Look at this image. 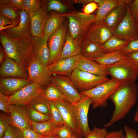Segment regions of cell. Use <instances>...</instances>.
Wrapping results in <instances>:
<instances>
[{
	"instance_id": "obj_44",
	"label": "cell",
	"mask_w": 138,
	"mask_h": 138,
	"mask_svg": "<svg viewBox=\"0 0 138 138\" xmlns=\"http://www.w3.org/2000/svg\"><path fill=\"white\" fill-rule=\"evenodd\" d=\"M131 14L135 22L138 18V0L131 1L129 3Z\"/></svg>"
},
{
	"instance_id": "obj_28",
	"label": "cell",
	"mask_w": 138,
	"mask_h": 138,
	"mask_svg": "<svg viewBox=\"0 0 138 138\" xmlns=\"http://www.w3.org/2000/svg\"><path fill=\"white\" fill-rule=\"evenodd\" d=\"M81 50V45L75 43L71 36L68 28L65 43L60 59L80 54Z\"/></svg>"
},
{
	"instance_id": "obj_51",
	"label": "cell",
	"mask_w": 138,
	"mask_h": 138,
	"mask_svg": "<svg viewBox=\"0 0 138 138\" xmlns=\"http://www.w3.org/2000/svg\"><path fill=\"white\" fill-rule=\"evenodd\" d=\"M128 57L138 65V51L134 52L128 54Z\"/></svg>"
},
{
	"instance_id": "obj_46",
	"label": "cell",
	"mask_w": 138,
	"mask_h": 138,
	"mask_svg": "<svg viewBox=\"0 0 138 138\" xmlns=\"http://www.w3.org/2000/svg\"><path fill=\"white\" fill-rule=\"evenodd\" d=\"M21 131L23 138H47L49 136H44L40 135L34 131L31 128L25 129Z\"/></svg>"
},
{
	"instance_id": "obj_21",
	"label": "cell",
	"mask_w": 138,
	"mask_h": 138,
	"mask_svg": "<svg viewBox=\"0 0 138 138\" xmlns=\"http://www.w3.org/2000/svg\"><path fill=\"white\" fill-rule=\"evenodd\" d=\"M27 73L20 68L14 60L6 55L5 59L0 66L1 77L27 79L28 75Z\"/></svg>"
},
{
	"instance_id": "obj_47",
	"label": "cell",
	"mask_w": 138,
	"mask_h": 138,
	"mask_svg": "<svg viewBox=\"0 0 138 138\" xmlns=\"http://www.w3.org/2000/svg\"><path fill=\"white\" fill-rule=\"evenodd\" d=\"M125 138H138L137 133L135 130L130 128L126 125L124 126Z\"/></svg>"
},
{
	"instance_id": "obj_1",
	"label": "cell",
	"mask_w": 138,
	"mask_h": 138,
	"mask_svg": "<svg viewBox=\"0 0 138 138\" xmlns=\"http://www.w3.org/2000/svg\"><path fill=\"white\" fill-rule=\"evenodd\" d=\"M137 97L138 86L135 82L122 83L109 98L114 104V109L104 127H110L124 118L136 104Z\"/></svg>"
},
{
	"instance_id": "obj_48",
	"label": "cell",
	"mask_w": 138,
	"mask_h": 138,
	"mask_svg": "<svg viewBox=\"0 0 138 138\" xmlns=\"http://www.w3.org/2000/svg\"><path fill=\"white\" fill-rule=\"evenodd\" d=\"M105 138H125V133L121 129L112 131L108 132Z\"/></svg>"
},
{
	"instance_id": "obj_27",
	"label": "cell",
	"mask_w": 138,
	"mask_h": 138,
	"mask_svg": "<svg viewBox=\"0 0 138 138\" xmlns=\"http://www.w3.org/2000/svg\"><path fill=\"white\" fill-rule=\"evenodd\" d=\"M66 18L61 13H54L49 15L44 27V36H50L53 34L60 27Z\"/></svg>"
},
{
	"instance_id": "obj_22",
	"label": "cell",
	"mask_w": 138,
	"mask_h": 138,
	"mask_svg": "<svg viewBox=\"0 0 138 138\" xmlns=\"http://www.w3.org/2000/svg\"><path fill=\"white\" fill-rule=\"evenodd\" d=\"M77 68L98 76L107 77L109 75L106 66L90 59L83 57L79 61Z\"/></svg>"
},
{
	"instance_id": "obj_55",
	"label": "cell",
	"mask_w": 138,
	"mask_h": 138,
	"mask_svg": "<svg viewBox=\"0 0 138 138\" xmlns=\"http://www.w3.org/2000/svg\"><path fill=\"white\" fill-rule=\"evenodd\" d=\"M133 120L135 122L138 123V105L136 107V111L134 116Z\"/></svg>"
},
{
	"instance_id": "obj_53",
	"label": "cell",
	"mask_w": 138,
	"mask_h": 138,
	"mask_svg": "<svg viewBox=\"0 0 138 138\" xmlns=\"http://www.w3.org/2000/svg\"><path fill=\"white\" fill-rule=\"evenodd\" d=\"M18 25L16 23L13 22L12 24L10 25L5 26H0V31H1L4 30L15 27Z\"/></svg>"
},
{
	"instance_id": "obj_56",
	"label": "cell",
	"mask_w": 138,
	"mask_h": 138,
	"mask_svg": "<svg viewBox=\"0 0 138 138\" xmlns=\"http://www.w3.org/2000/svg\"><path fill=\"white\" fill-rule=\"evenodd\" d=\"M47 138H60L56 134L52 135L48 137Z\"/></svg>"
},
{
	"instance_id": "obj_49",
	"label": "cell",
	"mask_w": 138,
	"mask_h": 138,
	"mask_svg": "<svg viewBox=\"0 0 138 138\" xmlns=\"http://www.w3.org/2000/svg\"><path fill=\"white\" fill-rule=\"evenodd\" d=\"M98 8L97 4L94 2H92L85 6L83 9V13L87 15L90 14Z\"/></svg>"
},
{
	"instance_id": "obj_52",
	"label": "cell",
	"mask_w": 138,
	"mask_h": 138,
	"mask_svg": "<svg viewBox=\"0 0 138 138\" xmlns=\"http://www.w3.org/2000/svg\"><path fill=\"white\" fill-rule=\"evenodd\" d=\"M6 58L5 53L4 49L2 47H0V63H1L4 61Z\"/></svg>"
},
{
	"instance_id": "obj_24",
	"label": "cell",
	"mask_w": 138,
	"mask_h": 138,
	"mask_svg": "<svg viewBox=\"0 0 138 138\" xmlns=\"http://www.w3.org/2000/svg\"><path fill=\"white\" fill-rule=\"evenodd\" d=\"M81 48L80 54L86 58L98 57L105 53L101 46L86 38L81 43Z\"/></svg>"
},
{
	"instance_id": "obj_20",
	"label": "cell",
	"mask_w": 138,
	"mask_h": 138,
	"mask_svg": "<svg viewBox=\"0 0 138 138\" xmlns=\"http://www.w3.org/2000/svg\"><path fill=\"white\" fill-rule=\"evenodd\" d=\"M49 36H44L42 38L33 36L34 59L48 66L50 53L48 45Z\"/></svg>"
},
{
	"instance_id": "obj_11",
	"label": "cell",
	"mask_w": 138,
	"mask_h": 138,
	"mask_svg": "<svg viewBox=\"0 0 138 138\" xmlns=\"http://www.w3.org/2000/svg\"><path fill=\"white\" fill-rule=\"evenodd\" d=\"M18 12L20 16L19 24L16 27L0 31V33L11 38L24 39L32 42L29 14L24 9L18 10Z\"/></svg>"
},
{
	"instance_id": "obj_50",
	"label": "cell",
	"mask_w": 138,
	"mask_h": 138,
	"mask_svg": "<svg viewBox=\"0 0 138 138\" xmlns=\"http://www.w3.org/2000/svg\"><path fill=\"white\" fill-rule=\"evenodd\" d=\"M13 21L6 17L0 14V26H5L12 24Z\"/></svg>"
},
{
	"instance_id": "obj_34",
	"label": "cell",
	"mask_w": 138,
	"mask_h": 138,
	"mask_svg": "<svg viewBox=\"0 0 138 138\" xmlns=\"http://www.w3.org/2000/svg\"><path fill=\"white\" fill-rule=\"evenodd\" d=\"M26 107L30 120L36 122H41L51 120L50 114H44L38 111L28 105Z\"/></svg>"
},
{
	"instance_id": "obj_10",
	"label": "cell",
	"mask_w": 138,
	"mask_h": 138,
	"mask_svg": "<svg viewBox=\"0 0 138 138\" xmlns=\"http://www.w3.org/2000/svg\"><path fill=\"white\" fill-rule=\"evenodd\" d=\"M44 89L39 85L32 83L8 96L9 104L27 105L36 98L42 96Z\"/></svg>"
},
{
	"instance_id": "obj_42",
	"label": "cell",
	"mask_w": 138,
	"mask_h": 138,
	"mask_svg": "<svg viewBox=\"0 0 138 138\" xmlns=\"http://www.w3.org/2000/svg\"><path fill=\"white\" fill-rule=\"evenodd\" d=\"M0 3L8 5L18 11L24 9L23 0H0Z\"/></svg>"
},
{
	"instance_id": "obj_58",
	"label": "cell",
	"mask_w": 138,
	"mask_h": 138,
	"mask_svg": "<svg viewBox=\"0 0 138 138\" xmlns=\"http://www.w3.org/2000/svg\"><path fill=\"white\" fill-rule=\"evenodd\" d=\"M70 138H80L78 136H76L75 135H74L73 136Z\"/></svg>"
},
{
	"instance_id": "obj_30",
	"label": "cell",
	"mask_w": 138,
	"mask_h": 138,
	"mask_svg": "<svg viewBox=\"0 0 138 138\" xmlns=\"http://www.w3.org/2000/svg\"><path fill=\"white\" fill-rule=\"evenodd\" d=\"M130 41L112 36L101 47L105 53L121 50Z\"/></svg>"
},
{
	"instance_id": "obj_38",
	"label": "cell",
	"mask_w": 138,
	"mask_h": 138,
	"mask_svg": "<svg viewBox=\"0 0 138 138\" xmlns=\"http://www.w3.org/2000/svg\"><path fill=\"white\" fill-rule=\"evenodd\" d=\"M108 132L105 128L95 126L85 138H105Z\"/></svg>"
},
{
	"instance_id": "obj_29",
	"label": "cell",
	"mask_w": 138,
	"mask_h": 138,
	"mask_svg": "<svg viewBox=\"0 0 138 138\" xmlns=\"http://www.w3.org/2000/svg\"><path fill=\"white\" fill-rule=\"evenodd\" d=\"M122 1L102 0L98 4L99 6L95 15L94 22L103 21L106 15L113 9L118 6Z\"/></svg>"
},
{
	"instance_id": "obj_43",
	"label": "cell",
	"mask_w": 138,
	"mask_h": 138,
	"mask_svg": "<svg viewBox=\"0 0 138 138\" xmlns=\"http://www.w3.org/2000/svg\"><path fill=\"white\" fill-rule=\"evenodd\" d=\"M8 97L0 92V110L9 115L8 111L9 104L8 102Z\"/></svg>"
},
{
	"instance_id": "obj_45",
	"label": "cell",
	"mask_w": 138,
	"mask_h": 138,
	"mask_svg": "<svg viewBox=\"0 0 138 138\" xmlns=\"http://www.w3.org/2000/svg\"><path fill=\"white\" fill-rule=\"evenodd\" d=\"M121 50L127 54L138 51V38L136 40L130 41Z\"/></svg>"
},
{
	"instance_id": "obj_33",
	"label": "cell",
	"mask_w": 138,
	"mask_h": 138,
	"mask_svg": "<svg viewBox=\"0 0 138 138\" xmlns=\"http://www.w3.org/2000/svg\"><path fill=\"white\" fill-rule=\"evenodd\" d=\"M0 14L18 25L20 22V16L18 11L6 5L0 3Z\"/></svg>"
},
{
	"instance_id": "obj_5",
	"label": "cell",
	"mask_w": 138,
	"mask_h": 138,
	"mask_svg": "<svg viewBox=\"0 0 138 138\" xmlns=\"http://www.w3.org/2000/svg\"><path fill=\"white\" fill-rule=\"evenodd\" d=\"M106 66L111 78L121 83L135 82L138 77V65L128 57Z\"/></svg>"
},
{
	"instance_id": "obj_40",
	"label": "cell",
	"mask_w": 138,
	"mask_h": 138,
	"mask_svg": "<svg viewBox=\"0 0 138 138\" xmlns=\"http://www.w3.org/2000/svg\"><path fill=\"white\" fill-rule=\"evenodd\" d=\"M3 138H23L21 130L10 124Z\"/></svg>"
},
{
	"instance_id": "obj_35",
	"label": "cell",
	"mask_w": 138,
	"mask_h": 138,
	"mask_svg": "<svg viewBox=\"0 0 138 138\" xmlns=\"http://www.w3.org/2000/svg\"><path fill=\"white\" fill-rule=\"evenodd\" d=\"M51 120L59 127L65 124L62 115L54 102L49 101Z\"/></svg>"
},
{
	"instance_id": "obj_31",
	"label": "cell",
	"mask_w": 138,
	"mask_h": 138,
	"mask_svg": "<svg viewBox=\"0 0 138 138\" xmlns=\"http://www.w3.org/2000/svg\"><path fill=\"white\" fill-rule=\"evenodd\" d=\"M27 105L40 112L50 114L49 101L42 96L35 98Z\"/></svg>"
},
{
	"instance_id": "obj_36",
	"label": "cell",
	"mask_w": 138,
	"mask_h": 138,
	"mask_svg": "<svg viewBox=\"0 0 138 138\" xmlns=\"http://www.w3.org/2000/svg\"><path fill=\"white\" fill-rule=\"evenodd\" d=\"M42 2L40 0H23L24 9L29 14L34 13L41 8Z\"/></svg>"
},
{
	"instance_id": "obj_57",
	"label": "cell",
	"mask_w": 138,
	"mask_h": 138,
	"mask_svg": "<svg viewBox=\"0 0 138 138\" xmlns=\"http://www.w3.org/2000/svg\"><path fill=\"white\" fill-rule=\"evenodd\" d=\"M135 24L138 31V18L137 20L135 22Z\"/></svg>"
},
{
	"instance_id": "obj_18",
	"label": "cell",
	"mask_w": 138,
	"mask_h": 138,
	"mask_svg": "<svg viewBox=\"0 0 138 138\" xmlns=\"http://www.w3.org/2000/svg\"><path fill=\"white\" fill-rule=\"evenodd\" d=\"M53 101L60 111L65 124L75 135L77 136L76 124L72 105L64 100H57Z\"/></svg>"
},
{
	"instance_id": "obj_54",
	"label": "cell",
	"mask_w": 138,
	"mask_h": 138,
	"mask_svg": "<svg viewBox=\"0 0 138 138\" xmlns=\"http://www.w3.org/2000/svg\"><path fill=\"white\" fill-rule=\"evenodd\" d=\"M75 2L76 3L87 5L94 1V0H78L75 1Z\"/></svg>"
},
{
	"instance_id": "obj_19",
	"label": "cell",
	"mask_w": 138,
	"mask_h": 138,
	"mask_svg": "<svg viewBox=\"0 0 138 138\" xmlns=\"http://www.w3.org/2000/svg\"><path fill=\"white\" fill-rule=\"evenodd\" d=\"M32 83L28 78L15 77L1 78L0 92L9 96L24 86Z\"/></svg>"
},
{
	"instance_id": "obj_26",
	"label": "cell",
	"mask_w": 138,
	"mask_h": 138,
	"mask_svg": "<svg viewBox=\"0 0 138 138\" xmlns=\"http://www.w3.org/2000/svg\"><path fill=\"white\" fill-rule=\"evenodd\" d=\"M128 57V54L122 50L106 53L101 56L90 59L105 66L113 64Z\"/></svg>"
},
{
	"instance_id": "obj_16",
	"label": "cell",
	"mask_w": 138,
	"mask_h": 138,
	"mask_svg": "<svg viewBox=\"0 0 138 138\" xmlns=\"http://www.w3.org/2000/svg\"><path fill=\"white\" fill-rule=\"evenodd\" d=\"M22 105L9 104L8 111L10 119V124L21 131L31 128V120L26 107Z\"/></svg>"
},
{
	"instance_id": "obj_6",
	"label": "cell",
	"mask_w": 138,
	"mask_h": 138,
	"mask_svg": "<svg viewBox=\"0 0 138 138\" xmlns=\"http://www.w3.org/2000/svg\"><path fill=\"white\" fill-rule=\"evenodd\" d=\"M81 95L80 99L72 105L77 126V135L80 138L85 137L91 130L88 125V115L92 101L89 97Z\"/></svg>"
},
{
	"instance_id": "obj_59",
	"label": "cell",
	"mask_w": 138,
	"mask_h": 138,
	"mask_svg": "<svg viewBox=\"0 0 138 138\" xmlns=\"http://www.w3.org/2000/svg\"><path fill=\"white\" fill-rule=\"evenodd\" d=\"M137 136H138V133L137 134Z\"/></svg>"
},
{
	"instance_id": "obj_7",
	"label": "cell",
	"mask_w": 138,
	"mask_h": 138,
	"mask_svg": "<svg viewBox=\"0 0 138 138\" xmlns=\"http://www.w3.org/2000/svg\"><path fill=\"white\" fill-rule=\"evenodd\" d=\"M69 77L75 87L82 91L94 88L110 79L76 68Z\"/></svg>"
},
{
	"instance_id": "obj_3",
	"label": "cell",
	"mask_w": 138,
	"mask_h": 138,
	"mask_svg": "<svg viewBox=\"0 0 138 138\" xmlns=\"http://www.w3.org/2000/svg\"><path fill=\"white\" fill-rule=\"evenodd\" d=\"M61 14L68 20V29L71 36L77 44L81 45L94 22L95 15L77 11Z\"/></svg>"
},
{
	"instance_id": "obj_17",
	"label": "cell",
	"mask_w": 138,
	"mask_h": 138,
	"mask_svg": "<svg viewBox=\"0 0 138 138\" xmlns=\"http://www.w3.org/2000/svg\"><path fill=\"white\" fill-rule=\"evenodd\" d=\"M29 14L32 35L39 38H43L44 27L49 16L48 14L44 8H41L38 11Z\"/></svg>"
},
{
	"instance_id": "obj_9",
	"label": "cell",
	"mask_w": 138,
	"mask_h": 138,
	"mask_svg": "<svg viewBox=\"0 0 138 138\" xmlns=\"http://www.w3.org/2000/svg\"><path fill=\"white\" fill-rule=\"evenodd\" d=\"M127 3L125 14L119 24L113 31L112 36L130 41L138 38V31Z\"/></svg>"
},
{
	"instance_id": "obj_2",
	"label": "cell",
	"mask_w": 138,
	"mask_h": 138,
	"mask_svg": "<svg viewBox=\"0 0 138 138\" xmlns=\"http://www.w3.org/2000/svg\"><path fill=\"white\" fill-rule=\"evenodd\" d=\"M0 41L6 55L14 60L26 72L34 59L32 42L24 39L11 38L1 33Z\"/></svg>"
},
{
	"instance_id": "obj_41",
	"label": "cell",
	"mask_w": 138,
	"mask_h": 138,
	"mask_svg": "<svg viewBox=\"0 0 138 138\" xmlns=\"http://www.w3.org/2000/svg\"><path fill=\"white\" fill-rule=\"evenodd\" d=\"M56 134L60 138H70L75 135L70 129L65 124L59 128Z\"/></svg>"
},
{
	"instance_id": "obj_25",
	"label": "cell",
	"mask_w": 138,
	"mask_h": 138,
	"mask_svg": "<svg viewBox=\"0 0 138 138\" xmlns=\"http://www.w3.org/2000/svg\"><path fill=\"white\" fill-rule=\"evenodd\" d=\"M31 128L41 135L48 136L56 132L59 127L51 120L41 122H36L31 121Z\"/></svg>"
},
{
	"instance_id": "obj_8",
	"label": "cell",
	"mask_w": 138,
	"mask_h": 138,
	"mask_svg": "<svg viewBox=\"0 0 138 138\" xmlns=\"http://www.w3.org/2000/svg\"><path fill=\"white\" fill-rule=\"evenodd\" d=\"M67 21L65 20L59 29L48 38V45L50 56L48 66L60 59L68 29Z\"/></svg>"
},
{
	"instance_id": "obj_12",
	"label": "cell",
	"mask_w": 138,
	"mask_h": 138,
	"mask_svg": "<svg viewBox=\"0 0 138 138\" xmlns=\"http://www.w3.org/2000/svg\"><path fill=\"white\" fill-rule=\"evenodd\" d=\"M51 82L65 97L66 101L72 104H74L80 99L81 95L69 77L51 75Z\"/></svg>"
},
{
	"instance_id": "obj_4",
	"label": "cell",
	"mask_w": 138,
	"mask_h": 138,
	"mask_svg": "<svg viewBox=\"0 0 138 138\" xmlns=\"http://www.w3.org/2000/svg\"><path fill=\"white\" fill-rule=\"evenodd\" d=\"M121 83L111 78L94 88L82 91L79 93L81 95L91 98V105L93 109L98 107L106 108L107 107V101L109 97Z\"/></svg>"
},
{
	"instance_id": "obj_39",
	"label": "cell",
	"mask_w": 138,
	"mask_h": 138,
	"mask_svg": "<svg viewBox=\"0 0 138 138\" xmlns=\"http://www.w3.org/2000/svg\"><path fill=\"white\" fill-rule=\"evenodd\" d=\"M67 9L65 5L56 0H50L47 7V9L49 11L53 10L60 13L64 12Z\"/></svg>"
},
{
	"instance_id": "obj_13",
	"label": "cell",
	"mask_w": 138,
	"mask_h": 138,
	"mask_svg": "<svg viewBox=\"0 0 138 138\" xmlns=\"http://www.w3.org/2000/svg\"><path fill=\"white\" fill-rule=\"evenodd\" d=\"M27 71L28 79L32 83L42 86L48 85L51 82V75L49 73L48 66L36 59H33Z\"/></svg>"
},
{
	"instance_id": "obj_14",
	"label": "cell",
	"mask_w": 138,
	"mask_h": 138,
	"mask_svg": "<svg viewBox=\"0 0 138 138\" xmlns=\"http://www.w3.org/2000/svg\"><path fill=\"white\" fill-rule=\"evenodd\" d=\"M83 57L81 54L61 59L48 66L51 75H56L68 76L77 68L80 60Z\"/></svg>"
},
{
	"instance_id": "obj_15",
	"label": "cell",
	"mask_w": 138,
	"mask_h": 138,
	"mask_svg": "<svg viewBox=\"0 0 138 138\" xmlns=\"http://www.w3.org/2000/svg\"><path fill=\"white\" fill-rule=\"evenodd\" d=\"M112 32L103 21L94 22L85 38L101 46L112 36Z\"/></svg>"
},
{
	"instance_id": "obj_23",
	"label": "cell",
	"mask_w": 138,
	"mask_h": 138,
	"mask_svg": "<svg viewBox=\"0 0 138 138\" xmlns=\"http://www.w3.org/2000/svg\"><path fill=\"white\" fill-rule=\"evenodd\" d=\"M130 1L122 0L118 6L110 11L104 18L103 21L112 31L121 20L126 11L127 4Z\"/></svg>"
},
{
	"instance_id": "obj_32",
	"label": "cell",
	"mask_w": 138,
	"mask_h": 138,
	"mask_svg": "<svg viewBox=\"0 0 138 138\" xmlns=\"http://www.w3.org/2000/svg\"><path fill=\"white\" fill-rule=\"evenodd\" d=\"M42 96L49 101L57 100H66L58 89L52 83L44 89Z\"/></svg>"
},
{
	"instance_id": "obj_37",
	"label": "cell",
	"mask_w": 138,
	"mask_h": 138,
	"mask_svg": "<svg viewBox=\"0 0 138 138\" xmlns=\"http://www.w3.org/2000/svg\"><path fill=\"white\" fill-rule=\"evenodd\" d=\"M10 123V116L4 113L0 114V138L3 137Z\"/></svg>"
}]
</instances>
